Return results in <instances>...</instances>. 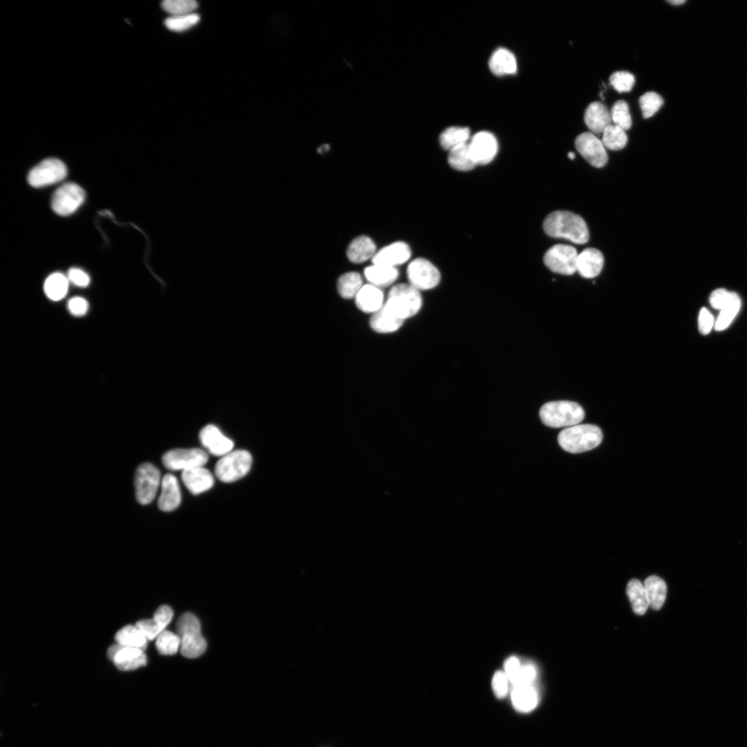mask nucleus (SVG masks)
Masks as SVG:
<instances>
[{"mask_svg":"<svg viewBox=\"0 0 747 747\" xmlns=\"http://www.w3.org/2000/svg\"><path fill=\"white\" fill-rule=\"evenodd\" d=\"M543 228L546 234L563 238L578 244L589 241V233L584 220L579 215L564 210H557L545 218Z\"/></svg>","mask_w":747,"mask_h":747,"instance_id":"1","label":"nucleus"},{"mask_svg":"<svg viewBox=\"0 0 747 747\" xmlns=\"http://www.w3.org/2000/svg\"><path fill=\"white\" fill-rule=\"evenodd\" d=\"M602 440L600 428L595 425L582 424L566 427L557 436L560 447L570 453H580L592 450Z\"/></svg>","mask_w":747,"mask_h":747,"instance_id":"2","label":"nucleus"},{"mask_svg":"<svg viewBox=\"0 0 747 747\" xmlns=\"http://www.w3.org/2000/svg\"><path fill=\"white\" fill-rule=\"evenodd\" d=\"M176 631L180 638L181 654L189 658L201 656L206 649V641L201 631L197 617L192 613H184L176 623Z\"/></svg>","mask_w":747,"mask_h":747,"instance_id":"3","label":"nucleus"},{"mask_svg":"<svg viewBox=\"0 0 747 747\" xmlns=\"http://www.w3.org/2000/svg\"><path fill=\"white\" fill-rule=\"evenodd\" d=\"M542 423L551 427H571L584 418V411L577 403L557 400L545 403L540 409Z\"/></svg>","mask_w":747,"mask_h":747,"instance_id":"4","label":"nucleus"},{"mask_svg":"<svg viewBox=\"0 0 747 747\" xmlns=\"http://www.w3.org/2000/svg\"><path fill=\"white\" fill-rule=\"evenodd\" d=\"M385 305L403 320L415 315L422 306L418 290L409 284H398L389 290Z\"/></svg>","mask_w":747,"mask_h":747,"instance_id":"5","label":"nucleus"},{"mask_svg":"<svg viewBox=\"0 0 747 747\" xmlns=\"http://www.w3.org/2000/svg\"><path fill=\"white\" fill-rule=\"evenodd\" d=\"M252 462V456L249 452L237 450L223 455L216 462L214 473L223 482H233L244 477L250 471Z\"/></svg>","mask_w":747,"mask_h":747,"instance_id":"6","label":"nucleus"},{"mask_svg":"<svg viewBox=\"0 0 747 747\" xmlns=\"http://www.w3.org/2000/svg\"><path fill=\"white\" fill-rule=\"evenodd\" d=\"M160 483L159 470L153 464H140L135 473L136 497L142 505L150 504L154 499Z\"/></svg>","mask_w":747,"mask_h":747,"instance_id":"7","label":"nucleus"},{"mask_svg":"<svg viewBox=\"0 0 747 747\" xmlns=\"http://www.w3.org/2000/svg\"><path fill=\"white\" fill-rule=\"evenodd\" d=\"M407 277L409 284L419 291L434 288L441 280L438 268L429 260L422 257L410 261L407 268Z\"/></svg>","mask_w":747,"mask_h":747,"instance_id":"8","label":"nucleus"},{"mask_svg":"<svg viewBox=\"0 0 747 747\" xmlns=\"http://www.w3.org/2000/svg\"><path fill=\"white\" fill-rule=\"evenodd\" d=\"M578 256L574 247L556 244L548 249L543 259L545 266L552 272L570 275L577 271Z\"/></svg>","mask_w":747,"mask_h":747,"instance_id":"9","label":"nucleus"},{"mask_svg":"<svg viewBox=\"0 0 747 747\" xmlns=\"http://www.w3.org/2000/svg\"><path fill=\"white\" fill-rule=\"evenodd\" d=\"M85 192L75 183H66L54 192L51 199L53 211L61 216H68L75 212L85 199Z\"/></svg>","mask_w":747,"mask_h":747,"instance_id":"10","label":"nucleus"},{"mask_svg":"<svg viewBox=\"0 0 747 747\" xmlns=\"http://www.w3.org/2000/svg\"><path fill=\"white\" fill-rule=\"evenodd\" d=\"M66 175L65 164L59 159L50 158L42 160L30 171L28 181L33 187H41L57 183Z\"/></svg>","mask_w":747,"mask_h":747,"instance_id":"11","label":"nucleus"},{"mask_svg":"<svg viewBox=\"0 0 747 747\" xmlns=\"http://www.w3.org/2000/svg\"><path fill=\"white\" fill-rule=\"evenodd\" d=\"M208 460L207 453L200 448L174 449L162 456L164 466L170 470H189L203 466Z\"/></svg>","mask_w":747,"mask_h":747,"instance_id":"12","label":"nucleus"},{"mask_svg":"<svg viewBox=\"0 0 747 747\" xmlns=\"http://www.w3.org/2000/svg\"><path fill=\"white\" fill-rule=\"evenodd\" d=\"M577 151L592 166L604 167L608 156L602 140L591 132H584L578 135L575 140Z\"/></svg>","mask_w":747,"mask_h":747,"instance_id":"13","label":"nucleus"},{"mask_svg":"<svg viewBox=\"0 0 747 747\" xmlns=\"http://www.w3.org/2000/svg\"><path fill=\"white\" fill-rule=\"evenodd\" d=\"M107 656L118 670L122 671L133 670L147 663V656L143 650L118 643L109 647Z\"/></svg>","mask_w":747,"mask_h":747,"instance_id":"14","label":"nucleus"},{"mask_svg":"<svg viewBox=\"0 0 747 747\" xmlns=\"http://www.w3.org/2000/svg\"><path fill=\"white\" fill-rule=\"evenodd\" d=\"M470 149L477 165H486L497 155L498 142L490 132L482 131L474 134L469 143Z\"/></svg>","mask_w":747,"mask_h":747,"instance_id":"15","label":"nucleus"},{"mask_svg":"<svg viewBox=\"0 0 747 747\" xmlns=\"http://www.w3.org/2000/svg\"><path fill=\"white\" fill-rule=\"evenodd\" d=\"M199 440L202 445L214 456H223L231 452L234 443L224 436L219 429L214 425H207L199 432Z\"/></svg>","mask_w":747,"mask_h":747,"instance_id":"16","label":"nucleus"},{"mask_svg":"<svg viewBox=\"0 0 747 747\" xmlns=\"http://www.w3.org/2000/svg\"><path fill=\"white\" fill-rule=\"evenodd\" d=\"M412 252L409 245L404 241L391 243L377 250L371 259L372 264L396 267L407 261Z\"/></svg>","mask_w":747,"mask_h":747,"instance_id":"17","label":"nucleus"},{"mask_svg":"<svg viewBox=\"0 0 747 747\" xmlns=\"http://www.w3.org/2000/svg\"><path fill=\"white\" fill-rule=\"evenodd\" d=\"M181 493L178 481L175 476L166 474L161 481V494L158 500L160 510L170 512L181 504Z\"/></svg>","mask_w":747,"mask_h":747,"instance_id":"18","label":"nucleus"},{"mask_svg":"<svg viewBox=\"0 0 747 747\" xmlns=\"http://www.w3.org/2000/svg\"><path fill=\"white\" fill-rule=\"evenodd\" d=\"M181 479L193 495H199L210 489L214 485V477L207 469L202 467L183 470Z\"/></svg>","mask_w":747,"mask_h":747,"instance_id":"19","label":"nucleus"},{"mask_svg":"<svg viewBox=\"0 0 747 747\" xmlns=\"http://www.w3.org/2000/svg\"><path fill=\"white\" fill-rule=\"evenodd\" d=\"M603 265V255L596 248H585L578 256L577 271L584 278H593L598 275Z\"/></svg>","mask_w":747,"mask_h":747,"instance_id":"20","label":"nucleus"},{"mask_svg":"<svg viewBox=\"0 0 747 747\" xmlns=\"http://www.w3.org/2000/svg\"><path fill=\"white\" fill-rule=\"evenodd\" d=\"M584 120L591 132L596 134L602 133L612 122L610 111L600 102H593L588 105Z\"/></svg>","mask_w":747,"mask_h":747,"instance_id":"21","label":"nucleus"},{"mask_svg":"<svg viewBox=\"0 0 747 747\" xmlns=\"http://www.w3.org/2000/svg\"><path fill=\"white\" fill-rule=\"evenodd\" d=\"M357 307L367 313H374L384 304L382 290L370 284L363 285L355 297Z\"/></svg>","mask_w":747,"mask_h":747,"instance_id":"22","label":"nucleus"},{"mask_svg":"<svg viewBox=\"0 0 747 747\" xmlns=\"http://www.w3.org/2000/svg\"><path fill=\"white\" fill-rule=\"evenodd\" d=\"M404 320L396 316L384 303L380 308L372 313L369 324L378 333H387L397 331Z\"/></svg>","mask_w":747,"mask_h":747,"instance_id":"23","label":"nucleus"},{"mask_svg":"<svg viewBox=\"0 0 747 747\" xmlns=\"http://www.w3.org/2000/svg\"><path fill=\"white\" fill-rule=\"evenodd\" d=\"M377 252L374 241L365 235L354 238L347 249L348 259L356 264L365 262L374 257Z\"/></svg>","mask_w":747,"mask_h":747,"instance_id":"24","label":"nucleus"},{"mask_svg":"<svg viewBox=\"0 0 747 747\" xmlns=\"http://www.w3.org/2000/svg\"><path fill=\"white\" fill-rule=\"evenodd\" d=\"M364 275L370 284L380 288L392 284L398 277V271L396 267L372 264L365 268Z\"/></svg>","mask_w":747,"mask_h":747,"instance_id":"25","label":"nucleus"},{"mask_svg":"<svg viewBox=\"0 0 747 747\" xmlns=\"http://www.w3.org/2000/svg\"><path fill=\"white\" fill-rule=\"evenodd\" d=\"M488 64L491 72L497 76L513 74L517 71L515 55L504 48H497L493 52Z\"/></svg>","mask_w":747,"mask_h":747,"instance_id":"26","label":"nucleus"},{"mask_svg":"<svg viewBox=\"0 0 747 747\" xmlns=\"http://www.w3.org/2000/svg\"><path fill=\"white\" fill-rule=\"evenodd\" d=\"M511 699L515 709L522 712L531 711L538 703L537 692L531 685L515 686Z\"/></svg>","mask_w":747,"mask_h":747,"instance_id":"27","label":"nucleus"},{"mask_svg":"<svg viewBox=\"0 0 747 747\" xmlns=\"http://www.w3.org/2000/svg\"><path fill=\"white\" fill-rule=\"evenodd\" d=\"M448 162L451 167L461 172L472 170L477 165L472 155L469 143L467 142L449 151Z\"/></svg>","mask_w":747,"mask_h":747,"instance_id":"28","label":"nucleus"},{"mask_svg":"<svg viewBox=\"0 0 747 747\" xmlns=\"http://www.w3.org/2000/svg\"><path fill=\"white\" fill-rule=\"evenodd\" d=\"M116 643L133 648L145 650L148 639L135 625H126L117 631L115 635Z\"/></svg>","mask_w":747,"mask_h":747,"instance_id":"29","label":"nucleus"},{"mask_svg":"<svg viewBox=\"0 0 747 747\" xmlns=\"http://www.w3.org/2000/svg\"><path fill=\"white\" fill-rule=\"evenodd\" d=\"M649 606L654 609H659L664 603L667 593L665 582L659 577L651 575L644 582Z\"/></svg>","mask_w":747,"mask_h":747,"instance_id":"30","label":"nucleus"},{"mask_svg":"<svg viewBox=\"0 0 747 747\" xmlns=\"http://www.w3.org/2000/svg\"><path fill=\"white\" fill-rule=\"evenodd\" d=\"M629 597L634 611L638 615L644 614L649 606L648 596L644 585L638 580H630L627 587Z\"/></svg>","mask_w":747,"mask_h":747,"instance_id":"31","label":"nucleus"},{"mask_svg":"<svg viewBox=\"0 0 747 747\" xmlns=\"http://www.w3.org/2000/svg\"><path fill=\"white\" fill-rule=\"evenodd\" d=\"M362 279L357 272H348L342 275L338 279L337 290L339 295L344 299L355 298L362 287Z\"/></svg>","mask_w":747,"mask_h":747,"instance_id":"32","label":"nucleus"},{"mask_svg":"<svg viewBox=\"0 0 747 747\" xmlns=\"http://www.w3.org/2000/svg\"><path fill=\"white\" fill-rule=\"evenodd\" d=\"M470 131L468 127H451L445 129L439 136L442 148L450 151L453 148L466 143Z\"/></svg>","mask_w":747,"mask_h":747,"instance_id":"33","label":"nucleus"},{"mask_svg":"<svg viewBox=\"0 0 747 747\" xmlns=\"http://www.w3.org/2000/svg\"><path fill=\"white\" fill-rule=\"evenodd\" d=\"M68 281L60 273L49 275L44 282V289L46 296L51 300L58 301L64 298L68 291Z\"/></svg>","mask_w":747,"mask_h":747,"instance_id":"34","label":"nucleus"},{"mask_svg":"<svg viewBox=\"0 0 747 747\" xmlns=\"http://www.w3.org/2000/svg\"><path fill=\"white\" fill-rule=\"evenodd\" d=\"M741 306L740 297L736 293L732 292V295L728 303L720 311L719 315L714 324L716 331H722L726 329L732 322L738 313Z\"/></svg>","mask_w":747,"mask_h":747,"instance_id":"35","label":"nucleus"},{"mask_svg":"<svg viewBox=\"0 0 747 747\" xmlns=\"http://www.w3.org/2000/svg\"><path fill=\"white\" fill-rule=\"evenodd\" d=\"M602 144L610 150L624 148L627 142L625 130L616 124H610L602 132Z\"/></svg>","mask_w":747,"mask_h":747,"instance_id":"36","label":"nucleus"},{"mask_svg":"<svg viewBox=\"0 0 747 747\" xmlns=\"http://www.w3.org/2000/svg\"><path fill=\"white\" fill-rule=\"evenodd\" d=\"M181 647V640L176 633L169 630L163 631L156 638V647L160 654L173 655Z\"/></svg>","mask_w":747,"mask_h":747,"instance_id":"37","label":"nucleus"},{"mask_svg":"<svg viewBox=\"0 0 747 747\" xmlns=\"http://www.w3.org/2000/svg\"><path fill=\"white\" fill-rule=\"evenodd\" d=\"M200 21V16L196 13H190L178 16H169L165 20V26L173 32L181 33L196 25Z\"/></svg>","mask_w":747,"mask_h":747,"instance_id":"38","label":"nucleus"},{"mask_svg":"<svg viewBox=\"0 0 747 747\" xmlns=\"http://www.w3.org/2000/svg\"><path fill=\"white\" fill-rule=\"evenodd\" d=\"M161 7L170 16H178L193 13L198 8V3L194 0H165Z\"/></svg>","mask_w":747,"mask_h":747,"instance_id":"39","label":"nucleus"},{"mask_svg":"<svg viewBox=\"0 0 747 747\" xmlns=\"http://www.w3.org/2000/svg\"><path fill=\"white\" fill-rule=\"evenodd\" d=\"M611 117L612 122L614 124L621 127L624 130H627L631 127V117L629 113V106L627 103L622 100L616 101L611 111Z\"/></svg>","mask_w":747,"mask_h":747,"instance_id":"40","label":"nucleus"},{"mask_svg":"<svg viewBox=\"0 0 747 747\" xmlns=\"http://www.w3.org/2000/svg\"><path fill=\"white\" fill-rule=\"evenodd\" d=\"M638 101L644 118L653 116L663 104V98L654 91L645 93L639 98Z\"/></svg>","mask_w":747,"mask_h":747,"instance_id":"41","label":"nucleus"},{"mask_svg":"<svg viewBox=\"0 0 747 747\" xmlns=\"http://www.w3.org/2000/svg\"><path fill=\"white\" fill-rule=\"evenodd\" d=\"M609 82L618 92H629L635 83V78L629 72L616 71L610 75Z\"/></svg>","mask_w":747,"mask_h":747,"instance_id":"42","label":"nucleus"},{"mask_svg":"<svg viewBox=\"0 0 747 747\" xmlns=\"http://www.w3.org/2000/svg\"><path fill=\"white\" fill-rule=\"evenodd\" d=\"M138 628L145 634L148 640H152L163 631L153 618L144 619L136 623Z\"/></svg>","mask_w":747,"mask_h":747,"instance_id":"43","label":"nucleus"},{"mask_svg":"<svg viewBox=\"0 0 747 747\" xmlns=\"http://www.w3.org/2000/svg\"><path fill=\"white\" fill-rule=\"evenodd\" d=\"M732 292L724 288L714 290L710 296V303L712 308L721 310L730 301Z\"/></svg>","mask_w":747,"mask_h":747,"instance_id":"44","label":"nucleus"},{"mask_svg":"<svg viewBox=\"0 0 747 747\" xmlns=\"http://www.w3.org/2000/svg\"><path fill=\"white\" fill-rule=\"evenodd\" d=\"M492 686L497 697H504L508 692V678L506 674L501 671L496 672L492 678Z\"/></svg>","mask_w":747,"mask_h":747,"instance_id":"45","label":"nucleus"},{"mask_svg":"<svg viewBox=\"0 0 747 747\" xmlns=\"http://www.w3.org/2000/svg\"><path fill=\"white\" fill-rule=\"evenodd\" d=\"M173 611L167 605L159 607L155 611L153 619L162 631H164L173 618Z\"/></svg>","mask_w":747,"mask_h":747,"instance_id":"46","label":"nucleus"},{"mask_svg":"<svg viewBox=\"0 0 747 747\" xmlns=\"http://www.w3.org/2000/svg\"><path fill=\"white\" fill-rule=\"evenodd\" d=\"M535 676L536 672L533 666L529 665L522 666L513 685L515 686L531 685L535 679Z\"/></svg>","mask_w":747,"mask_h":747,"instance_id":"47","label":"nucleus"},{"mask_svg":"<svg viewBox=\"0 0 747 747\" xmlns=\"http://www.w3.org/2000/svg\"><path fill=\"white\" fill-rule=\"evenodd\" d=\"M699 329L701 333L706 335L710 333L714 324V318L710 312L706 308L700 310L698 319Z\"/></svg>","mask_w":747,"mask_h":747,"instance_id":"48","label":"nucleus"},{"mask_svg":"<svg viewBox=\"0 0 747 747\" xmlns=\"http://www.w3.org/2000/svg\"><path fill=\"white\" fill-rule=\"evenodd\" d=\"M68 277L73 284L80 287H86L90 282L88 274L77 268H71L68 273Z\"/></svg>","mask_w":747,"mask_h":747,"instance_id":"49","label":"nucleus"},{"mask_svg":"<svg viewBox=\"0 0 747 747\" xmlns=\"http://www.w3.org/2000/svg\"><path fill=\"white\" fill-rule=\"evenodd\" d=\"M89 304L86 299L80 297L71 298L68 302V308L71 314L84 315L88 311Z\"/></svg>","mask_w":747,"mask_h":747,"instance_id":"50","label":"nucleus"},{"mask_svg":"<svg viewBox=\"0 0 747 747\" xmlns=\"http://www.w3.org/2000/svg\"><path fill=\"white\" fill-rule=\"evenodd\" d=\"M519 660L516 657H510L504 664L505 674L513 684L516 680L521 669Z\"/></svg>","mask_w":747,"mask_h":747,"instance_id":"51","label":"nucleus"},{"mask_svg":"<svg viewBox=\"0 0 747 747\" xmlns=\"http://www.w3.org/2000/svg\"><path fill=\"white\" fill-rule=\"evenodd\" d=\"M667 1L668 3H671V4L676 5V6L680 5V4H683V3H684L685 2V1H684V0H667Z\"/></svg>","mask_w":747,"mask_h":747,"instance_id":"52","label":"nucleus"},{"mask_svg":"<svg viewBox=\"0 0 747 747\" xmlns=\"http://www.w3.org/2000/svg\"><path fill=\"white\" fill-rule=\"evenodd\" d=\"M568 157L570 159L573 160V159L575 158V154L573 152L570 151V152L568 153Z\"/></svg>","mask_w":747,"mask_h":747,"instance_id":"53","label":"nucleus"}]
</instances>
